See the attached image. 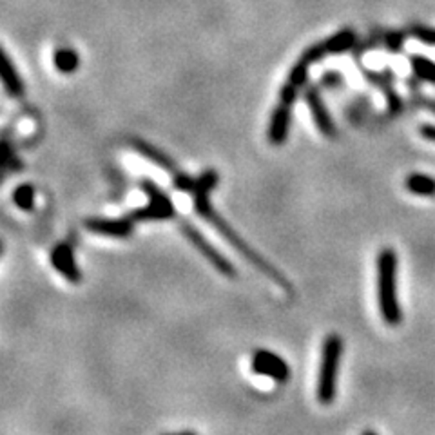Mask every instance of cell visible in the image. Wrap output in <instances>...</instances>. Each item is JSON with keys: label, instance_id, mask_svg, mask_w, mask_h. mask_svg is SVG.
<instances>
[{"label": "cell", "instance_id": "cell-1", "mask_svg": "<svg viewBox=\"0 0 435 435\" xmlns=\"http://www.w3.org/2000/svg\"><path fill=\"white\" fill-rule=\"evenodd\" d=\"M218 181H220V176H218V173L216 171H213V169L205 171V173L198 178L196 187H194L193 191V203L198 216H200L203 222L209 223V225L216 230L218 235L222 236V238L225 239V242L229 243L239 256H243L247 261L251 263L252 267L258 269L261 274L267 276L271 281H274V283L278 285V287L283 288L285 292H292L290 281H288V279L285 278L274 265H271L267 259L263 258L261 254H258V252H256L254 249H252V247L249 245V243H247L245 239H243L242 236H239L238 232H236V230L213 209V205H210V193H213V189L218 185Z\"/></svg>", "mask_w": 435, "mask_h": 435}, {"label": "cell", "instance_id": "cell-2", "mask_svg": "<svg viewBox=\"0 0 435 435\" xmlns=\"http://www.w3.org/2000/svg\"><path fill=\"white\" fill-rule=\"evenodd\" d=\"M378 300L383 321L397 327L402 321L397 296V254L394 249H383L378 256Z\"/></svg>", "mask_w": 435, "mask_h": 435}, {"label": "cell", "instance_id": "cell-3", "mask_svg": "<svg viewBox=\"0 0 435 435\" xmlns=\"http://www.w3.org/2000/svg\"><path fill=\"white\" fill-rule=\"evenodd\" d=\"M341 356H343V339L337 334H330L321 350V366L317 374L316 394L321 405L334 402L337 394V375H339Z\"/></svg>", "mask_w": 435, "mask_h": 435}, {"label": "cell", "instance_id": "cell-4", "mask_svg": "<svg viewBox=\"0 0 435 435\" xmlns=\"http://www.w3.org/2000/svg\"><path fill=\"white\" fill-rule=\"evenodd\" d=\"M140 187L147 194L149 203L142 209L132 210L129 216L135 220L136 223L140 222H167V220H173L176 216V207H174L173 200L167 196V193L158 187L157 183L149 178L140 181Z\"/></svg>", "mask_w": 435, "mask_h": 435}, {"label": "cell", "instance_id": "cell-5", "mask_svg": "<svg viewBox=\"0 0 435 435\" xmlns=\"http://www.w3.org/2000/svg\"><path fill=\"white\" fill-rule=\"evenodd\" d=\"M180 230L181 235L196 247V251L200 252V254L203 256V258H205L218 272H222L225 278H236L238 272H236V267L232 265V261H229L227 256H223L222 252L218 251L216 247H214L205 236L201 235L200 230H198L193 223L187 222V220H180Z\"/></svg>", "mask_w": 435, "mask_h": 435}, {"label": "cell", "instance_id": "cell-6", "mask_svg": "<svg viewBox=\"0 0 435 435\" xmlns=\"http://www.w3.org/2000/svg\"><path fill=\"white\" fill-rule=\"evenodd\" d=\"M252 372L258 375L272 379L276 383H287L290 378V368L283 357L269 350H256L252 356Z\"/></svg>", "mask_w": 435, "mask_h": 435}, {"label": "cell", "instance_id": "cell-7", "mask_svg": "<svg viewBox=\"0 0 435 435\" xmlns=\"http://www.w3.org/2000/svg\"><path fill=\"white\" fill-rule=\"evenodd\" d=\"M136 222L131 216L122 218H91L86 222V229L93 235L106 236V238L125 239L132 235Z\"/></svg>", "mask_w": 435, "mask_h": 435}, {"label": "cell", "instance_id": "cell-8", "mask_svg": "<svg viewBox=\"0 0 435 435\" xmlns=\"http://www.w3.org/2000/svg\"><path fill=\"white\" fill-rule=\"evenodd\" d=\"M305 102H307L308 109H310V115H312L317 131L323 136H327V138H334L336 136V123H334L329 109H327L323 98H321L320 89L314 86L308 87L305 91Z\"/></svg>", "mask_w": 435, "mask_h": 435}, {"label": "cell", "instance_id": "cell-9", "mask_svg": "<svg viewBox=\"0 0 435 435\" xmlns=\"http://www.w3.org/2000/svg\"><path fill=\"white\" fill-rule=\"evenodd\" d=\"M51 265L57 272H60L69 283H80L82 281V271L77 265L73 247L69 243H58L51 251Z\"/></svg>", "mask_w": 435, "mask_h": 435}, {"label": "cell", "instance_id": "cell-10", "mask_svg": "<svg viewBox=\"0 0 435 435\" xmlns=\"http://www.w3.org/2000/svg\"><path fill=\"white\" fill-rule=\"evenodd\" d=\"M290 103L279 102L276 109L272 111L271 122H269V142L272 145L285 144V140L288 136V128H290Z\"/></svg>", "mask_w": 435, "mask_h": 435}, {"label": "cell", "instance_id": "cell-11", "mask_svg": "<svg viewBox=\"0 0 435 435\" xmlns=\"http://www.w3.org/2000/svg\"><path fill=\"white\" fill-rule=\"evenodd\" d=\"M129 145H131L132 151H136L140 154V157H144L145 160H149L151 164L158 165L160 169H164L165 173L171 176L173 173H176L178 165L176 162L173 160V158H169L165 152H162L160 149L154 147V145H151L149 142H145V140H138V138H132L129 140Z\"/></svg>", "mask_w": 435, "mask_h": 435}, {"label": "cell", "instance_id": "cell-12", "mask_svg": "<svg viewBox=\"0 0 435 435\" xmlns=\"http://www.w3.org/2000/svg\"><path fill=\"white\" fill-rule=\"evenodd\" d=\"M356 40H357V37L352 29H341L339 33L332 35V37H329L327 40L316 44V47L320 53H323L321 57L324 58L327 55L346 53V51L352 50L354 45H356Z\"/></svg>", "mask_w": 435, "mask_h": 435}, {"label": "cell", "instance_id": "cell-13", "mask_svg": "<svg viewBox=\"0 0 435 435\" xmlns=\"http://www.w3.org/2000/svg\"><path fill=\"white\" fill-rule=\"evenodd\" d=\"M2 84H4V89L9 96L13 98H18V96L24 95V84H22V79L18 77L17 67L13 66L11 58L6 51H2Z\"/></svg>", "mask_w": 435, "mask_h": 435}, {"label": "cell", "instance_id": "cell-14", "mask_svg": "<svg viewBox=\"0 0 435 435\" xmlns=\"http://www.w3.org/2000/svg\"><path fill=\"white\" fill-rule=\"evenodd\" d=\"M405 187L408 193L415 194V196L434 198L435 196V178L426 176V174L414 173L405 180Z\"/></svg>", "mask_w": 435, "mask_h": 435}, {"label": "cell", "instance_id": "cell-15", "mask_svg": "<svg viewBox=\"0 0 435 435\" xmlns=\"http://www.w3.org/2000/svg\"><path fill=\"white\" fill-rule=\"evenodd\" d=\"M53 64L60 73L69 74L74 73L80 66V57L79 53L71 47H60V50L55 51L53 55Z\"/></svg>", "mask_w": 435, "mask_h": 435}, {"label": "cell", "instance_id": "cell-16", "mask_svg": "<svg viewBox=\"0 0 435 435\" xmlns=\"http://www.w3.org/2000/svg\"><path fill=\"white\" fill-rule=\"evenodd\" d=\"M410 66L419 80L428 84H435V62L423 55H412Z\"/></svg>", "mask_w": 435, "mask_h": 435}, {"label": "cell", "instance_id": "cell-17", "mask_svg": "<svg viewBox=\"0 0 435 435\" xmlns=\"http://www.w3.org/2000/svg\"><path fill=\"white\" fill-rule=\"evenodd\" d=\"M13 201L22 210H31L35 207V189L31 185L22 183L13 191Z\"/></svg>", "mask_w": 435, "mask_h": 435}, {"label": "cell", "instance_id": "cell-18", "mask_svg": "<svg viewBox=\"0 0 435 435\" xmlns=\"http://www.w3.org/2000/svg\"><path fill=\"white\" fill-rule=\"evenodd\" d=\"M308 69H310V64L308 62H305L303 58H300V60L292 66L290 73H288V82H292L294 86L298 87H303L305 84H307L308 80Z\"/></svg>", "mask_w": 435, "mask_h": 435}, {"label": "cell", "instance_id": "cell-19", "mask_svg": "<svg viewBox=\"0 0 435 435\" xmlns=\"http://www.w3.org/2000/svg\"><path fill=\"white\" fill-rule=\"evenodd\" d=\"M412 37H415L417 40H421L426 45H435V29L426 28V26H414L412 28Z\"/></svg>", "mask_w": 435, "mask_h": 435}, {"label": "cell", "instance_id": "cell-20", "mask_svg": "<svg viewBox=\"0 0 435 435\" xmlns=\"http://www.w3.org/2000/svg\"><path fill=\"white\" fill-rule=\"evenodd\" d=\"M419 135L423 136L424 140H428V142H435V125H431V123H424V125L419 128Z\"/></svg>", "mask_w": 435, "mask_h": 435}, {"label": "cell", "instance_id": "cell-21", "mask_svg": "<svg viewBox=\"0 0 435 435\" xmlns=\"http://www.w3.org/2000/svg\"><path fill=\"white\" fill-rule=\"evenodd\" d=\"M401 44H402L401 35H392V37H388V50L399 51L401 50Z\"/></svg>", "mask_w": 435, "mask_h": 435}, {"label": "cell", "instance_id": "cell-22", "mask_svg": "<svg viewBox=\"0 0 435 435\" xmlns=\"http://www.w3.org/2000/svg\"><path fill=\"white\" fill-rule=\"evenodd\" d=\"M419 102L423 103V106L426 107L428 111L435 113V100H430V98H419Z\"/></svg>", "mask_w": 435, "mask_h": 435}]
</instances>
